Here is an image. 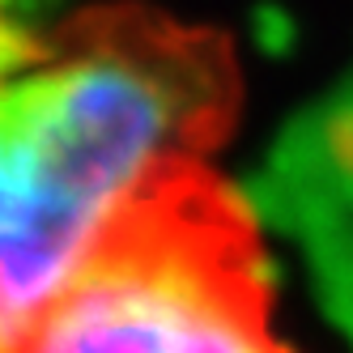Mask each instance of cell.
Listing matches in <instances>:
<instances>
[{"label":"cell","instance_id":"1","mask_svg":"<svg viewBox=\"0 0 353 353\" xmlns=\"http://www.w3.org/2000/svg\"><path fill=\"white\" fill-rule=\"evenodd\" d=\"M234 111V56L205 26L0 0V353L30 349L119 213L209 158Z\"/></svg>","mask_w":353,"mask_h":353},{"label":"cell","instance_id":"2","mask_svg":"<svg viewBox=\"0 0 353 353\" xmlns=\"http://www.w3.org/2000/svg\"><path fill=\"white\" fill-rule=\"evenodd\" d=\"M26 353H294L247 196L209 158L149 183L39 319Z\"/></svg>","mask_w":353,"mask_h":353},{"label":"cell","instance_id":"3","mask_svg":"<svg viewBox=\"0 0 353 353\" xmlns=\"http://www.w3.org/2000/svg\"><path fill=\"white\" fill-rule=\"evenodd\" d=\"M260 196L302 243L327 307L353 332V77L285 132Z\"/></svg>","mask_w":353,"mask_h":353}]
</instances>
